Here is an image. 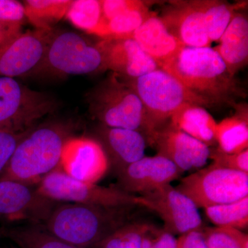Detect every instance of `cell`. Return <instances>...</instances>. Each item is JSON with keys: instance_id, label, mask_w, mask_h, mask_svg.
<instances>
[{"instance_id": "obj_1", "label": "cell", "mask_w": 248, "mask_h": 248, "mask_svg": "<svg viewBox=\"0 0 248 248\" xmlns=\"http://www.w3.org/2000/svg\"><path fill=\"white\" fill-rule=\"evenodd\" d=\"M159 68L177 78L191 92L211 105L230 102L241 93L234 77L211 47H182Z\"/></svg>"}, {"instance_id": "obj_2", "label": "cell", "mask_w": 248, "mask_h": 248, "mask_svg": "<svg viewBox=\"0 0 248 248\" xmlns=\"http://www.w3.org/2000/svg\"><path fill=\"white\" fill-rule=\"evenodd\" d=\"M135 206L60 203L44 224L51 234L78 248H91L130 221Z\"/></svg>"}, {"instance_id": "obj_3", "label": "cell", "mask_w": 248, "mask_h": 248, "mask_svg": "<svg viewBox=\"0 0 248 248\" xmlns=\"http://www.w3.org/2000/svg\"><path fill=\"white\" fill-rule=\"evenodd\" d=\"M71 137V130L64 125L35 126L19 142L0 179L37 186L59 168L63 145Z\"/></svg>"}, {"instance_id": "obj_4", "label": "cell", "mask_w": 248, "mask_h": 248, "mask_svg": "<svg viewBox=\"0 0 248 248\" xmlns=\"http://www.w3.org/2000/svg\"><path fill=\"white\" fill-rule=\"evenodd\" d=\"M88 97L91 113L102 125L142 131L148 140L151 138L153 133L141 99L120 77L113 73Z\"/></svg>"}, {"instance_id": "obj_5", "label": "cell", "mask_w": 248, "mask_h": 248, "mask_svg": "<svg viewBox=\"0 0 248 248\" xmlns=\"http://www.w3.org/2000/svg\"><path fill=\"white\" fill-rule=\"evenodd\" d=\"M123 79L141 99L153 134L163 122L170 118L182 106L211 105L161 68L133 79Z\"/></svg>"}, {"instance_id": "obj_6", "label": "cell", "mask_w": 248, "mask_h": 248, "mask_svg": "<svg viewBox=\"0 0 248 248\" xmlns=\"http://www.w3.org/2000/svg\"><path fill=\"white\" fill-rule=\"evenodd\" d=\"M197 208L229 203L248 196V174L213 163L184 177L175 187Z\"/></svg>"}, {"instance_id": "obj_7", "label": "cell", "mask_w": 248, "mask_h": 248, "mask_svg": "<svg viewBox=\"0 0 248 248\" xmlns=\"http://www.w3.org/2000/svg\"><path fill=\"white\" fill-rule=\"evenodd\" d=\"M51 97L21 84L15 78L0 77V130L24 133L56 110Z\"/></svg>"}, {"instance_id": "obj_8", "label": "cell", "mask_w": 248, "mask_h": 248, "mask_svg": "<svg viewBox=\"0 0 248 248\" xmlns=\"http://www.w3.org/2000/svg\"><path fill=\"white\" fill-rule=\"evenodd\" d=\"M36 186L41 194L60 203L106 207L141 206L140 197L127 193L117 187L76 180L60 168L46 175Z\"/></svg>"}, {"instance_id": "obj_9", "label": "cell", "mask_w": 248, "mask_h": 248, "mask_svg": "<svg viewBox=\"0 0 248 248\" xmlns=\"http://www.w3.org/2000/svg\"><path fill=\"white\" fill-rule=\"evenodd\" d=\"M103 70L102 55L97 45L76 32L54 30L37 71L63 77L92 74Z\"/></svg>"}, {"instance_id": "obj_10", "label": "cell", "mask_w": 248, "mask_h": 248, "mask_svg": "<svg viewBox=\"0 0 248 248\" xmlns=\"http://www.w3.org/2000/svg\"><path fill=\"white\" fill-rule=\"evenodd\" d=\"M59 203L41 194L36 186L0 179V222L44 225Z\"/></svg>"}, {"instance_id": "obj_11", "label": "cell", "mask_w": 248, "mask_h": 248, "mask_svg": "<svg viewBox=\"0 0 248 248\" xmlns=\"http://www.w3.org/2000/svg\"><path fill=\"white\" fill-rule=\"evenodd\" d=\"M140 197L141 206L153 210L164 221V231L182 235L202 228V217L195 204L170 184Z\"/></svg>"}, {"instance_id": "obj_12", "label": "cell", "mask_w": 248, "mask_h": 248, "mask_svg": "<svg viewBox=\"0 0 248 248\" xmlns=\"http://www.w3.org/2000/svg\"><path fill=\"white\" fill-rule=\"evenodd\" d=\"M53 31L22 32L0 47V77L15 78L38 71Z\"/></svg>"}, {"instance_id": "obj_13", "label": "cell", "mask_w": 248, "mask_h": 248, "mask_svg": "<svg viewBox=\"0 0 248 248\" xmlns=\"http://www.w3.org/2000/svg\"><path fill=\"white\" fill-rule=\"evenodd\" d=\"M59 168L80 182L97 184L110 169L101 143L87 137H73L63 145Z\"/></svg>"}, {"instance_id": "obj_14", "label": "cell", "mask_w": 248, "mask_h": 248, "mask_svg": "<svg viewBox=\"0 0 248 248\" xmlns=\"http://www.w3.org/2000/svg\"><path fill=\"white\" fill-rule=\"evenodd\" d=\"M148 141L182 173L203 167L210 156L208 146L171 125L157 129Z\"/></svg>"}, {"instance_id": "obj_15", "label": "cell", "mask_w": 248, "mask_h": 248, "mask_svg": "<svg viewBox=\"0 0 248 248\" xmlns=\"http://www.w3.org/2000/svg\"><path fill=\"white\" fill-rule=\"evenodd\" d=\"M182 173L175 165L161 155L145 156L117 175V187L127 193L141 195L170 184Z\"/></svg>"}, {"instance_id": "obj_16", "label": "cell", "mask_w": 248, "mask_h": 248, "mask_svg": "<svg viewBox=\"0 0 248 248\" xmlns=\"http://www.w3.org/2000/svg\"><path fill=\"white\" fill-rule=\"evenodd\" d=\"M96 45L102 53L104 69L122 79H133L159 68L133 39H102Z\"/></svg>"}, {"instance_id": "obj_17", "label": "cell", "mask_w": 248, "mask_h": 248, "mask_svg": "<svg viewBox=\"0 0 248 248\" xmlns=\"http://www.w3.org/2000/svg\"><path fill=\"white\" fill-rule=\"evenodd\" d=\"M161 17L166 29L184 46L211 47L203 14L197 0L172 1L163 11Z\"/></svg>"}, {"instance_id": "obj_18", "label": "cell", "mask_w": 248, "mask_h": 248, "mask_svg": "<svg viewBox=\"0 0 248 248\" xmlns=\"http://www.w3.org/2000/svg\"><path fill=\"white\" fill-rule=\"evenodd\" d=\"M97 140L107 155L110 168L117 175L145 156L146 139L140 132L101 125L97 129Z\"/></svg>"}, {"instance_id": "obj_19", "label": "cell", "mask_w": 248, "mask_h": 248, "mask_svg": "<svg viewBox=\"0 0 248 248\" xmlns=\"http://www.w3.org/2000/svg\"><path fill=\"white\" fill-rule=\"evenodd\" d=\"M130 38L133 39L159 67L184 47L168 31L161 17L153 12H151Z\"/></svg>"}, {"instance_id": "obj_20", "label": "cell", "mask_w": 248, "mask_h": 248, "mask_svg": "<svg viewBox=\"0 0 248 248\" xmlns=\"http://www.w3.org/2000/svg\"><path fill=\"white\" fill-rule=\"evenodd\" d=\"M213 48L220 55L231 76L246 66L248 60V19L246 14L235 13L231 23Z\"/></svg>"}, {"instance_id": "obj_21", "label": "cell", "mask_w": 248, "mask_h": 248, "mask_svg": "<svg viewBox=\"0 0 248 248\" xmlns=\"http://www.w3.org/2000/svg\"><path fill=\"white\" fill-rule=\"evenodd\" d=\"M171 125L204 144L210 146L217 143V122L202 106L186 104L170 117Z\"/></svg>"}, {"instance_id": "obj_22", "label": "cell", "mask_w": 248, "mask_h": 248, "mask_svg": "<svg viewBox=\"0 0 248 248\" xmlns=\"http://www.w3.org/2000/svg\"><path fill=\"white\" fill-rule=\"evenodd\" d=\"M236 114L217 124L216 138L218 149L228 154L241 153L248 148L247 106L239 105Z\"/></svg>"}, {"instance_id": "obj_23", "label": "cell", "mask_w": 248, "mask_h": 248, "mask_svg": "<svg viewBox=\"0 0 248 248\" xmlns=\"http://www.w3.org/2000/svg\"><path fill=\"white\" fill-rule=\"evenodd\" d=\"M1 236L17 248H78L67 244L46 229L43 224L24 223L1 228Z\"/></svg>"}, {"instance_id": "obj_24", "label": "cell", "mask_w": 248, "mask_h": 248, "mask_svg": "<svg viewBox=\"0 0 248 248\" xmlns=\"http://www.w3.org/2000/svg\"><path fill=\"white\" fill-rule=\"evenodd\" d=\"M73 0H27L24 1L26 18L37 30L52 31L66 17Z\"/></svg>"}, {"instance_id": "obj_25", "label": "cell", "mask_w": 248, "mask_h": 248, "mask_svg": "<svg viewBox=\"0 0 248 248\" xmlns=\"http://www.w3.org/2000/svg\"><path fill=\"white\" fill-rule=\"evenodd\" d=\"M65 17L78 29L104 37L106 22L100 0L73 1Z\"/></svg>"}, {"instance_id": "obj_26", "label": "cell", "mask_w": 248, "mask_h": 248, "mask_svg": "<svg viewBox=\"0 0 248 248\" xmlns=\"http://www.w3.org/2000/svg\"><path fill=\"white\" fill-rule=\"evenodd\" d=\"M197 2L203 14L209 39L211 42H218L241 6L219 0H197Z\"/></svg>"}, {"instance_id": "obj_27", "label": "cell", "mask_w": 248, "mask_h": 248, "mask_svg": "<svg viewBox=\"0 0 248 248\" xmlns=\"http://www.w3.org/2000/svg\"><path fill=\"white\" fill-rule=\"evenodd\" d=\"M205 212L216 227L244 229L248 224V196L232 203L208 207Z\"/></svg>"}, {"instance_id": "obj_28", "label": "cell", "mask_w": 248, "mask_h": 248, "mask_svg": "<svg viewBox=\"0 0 248 248\" xmlns=\"http://www.w3.org/2000/svg\"><path fill=\"white\" fill-rule=\"evenodd\" d=\"M153 228L143 222L129 221L91 248H141L143 236Z\"/></svg>"}, {"instance_id": "obj_29", "label": "cell", "mask_w": 248, "mask_h": 248, "mask_svg": "<svg viewBox=\"0 0 248 248\" xmlns=\"http://www.w3.org/2000/svg\"><path fill=\"white\" fill-rule=\"evenodd\" d=\"M150 14L151 11L146 4L115 16L106 23L105 32L102 39L130 38Z\"/></svg>"}, {"instance_id": "obj_30", "label": "cell", "mask_w": 248, "mask_h": 248, "mask_svg": "<svg viewBox=\"0 0 248 248\" xmlns=\"http://www.w3.org/2000/svg\"><path fill=\"white\" fill-rule=\"evenodd\" d=\"M208 248H248V236L234 228L208 227L201 229Z\"/></svg>"}, {"instance_id": "obj_31", "label": "cell", "mask_w": 248, "mask_h": 248, "mask_svg": "<svg viewBox=\"0 0 248 248\" xmlns=\"http://www.w3.org/2000/svg\"><path fill=\"white\" fill-rule=\"evenodd\" d=\"M209 159L213 164L224 169L248 174V149L241 153L228 154L220 151L218 148L210 149Z\"/></svg>"}, {"instance_id": "obj_32", "label": "cell", "mask_w": 248, "mask_h": 248, "mask_svg": "<svg viewBox=\"0 0 248 248\" xmlns=\"http://www.w3.org/2000/svg\"><path fill=\"white\" fill-rule=\"evenodd\" d=\"M31 130L24 133L0 130V175L6 169L19 142Z\"/></svg>"}, {"instance_id": "obj_33", "label": "cell", "mask_w": 248, "mask_h": 248, "mask_svg": "<svg viewBox=\"0 0 248 248\" xmlns=\"http://www.w3.org/2000/svg\"><path fill=\"white\" fill-rule=\"evenodd\" d=\"M103 17L106 23L118 15L147 4L138 0H102Z\"/></svg>"}, {"instance_id": "obj_34", "label": "cell", "mask_w": 248, "mask_h": 248, "mask_svg": "<svg viewBox=\"0 0 248 248\" xmlns=\"http://www.w3.org/2000/svg\"><path fill=\"white\" fill-rule=\"evenodd\" d=\"M25 19L22 3L16 0H0V22L22 25Z\"/></svg>"}, {"instance_id": "obj_35", "label": "cell", "mask_w": 248, "mask_h": 248, "mask_svg": "<svg viewBox=\"0 0 248 248\" xmlns=\"http://www.w3.org/2000/svg\"><path fill=\"white\" fill-rule=\"evenodd\" d=\"M201 229L181 235L177 239V248H208Z\"/></svg>"}, {"instance_id": "obj_36", "label": "cell", "mask_w": 248, "mask_h": 248, "mask_svg": "<svg viewBox=\"0 0 248 248\" xmlns=\"http://www.w3.org/2000/svg\"><path fill=\"white\" fill-rule=\"evenodd\" d=\"M22 26L0 22V47L19 35L22 32Z\"/></svg>"}, {"instance_id": "obj_37", "label": "cell", "mask_w": 248, "mask_h": 248, "mask_svg": "<svg viewBox=\"0 0 248 248\" xmlns=\"http://www.w3.org/2000/svg\"><path fill=\"white\" fill-rule=\"evenodd\" d=\"M177 239L174 235L164 231H158L151 248H177Z\"/></svg>"}, {"instance_id": "obj_38", "label": "cell", "mask_w": 248, "mask_h": 248, "mask_svg": "<svg viewBox=\"0 0 248 248\" xmlns=\"http://www.w3.org/2000/svg\"><path fill=\"white\" fill-rule=\"evenodd\" d=\"M1 227H0V237H1Z\"/></svg>"}]
</instances>
